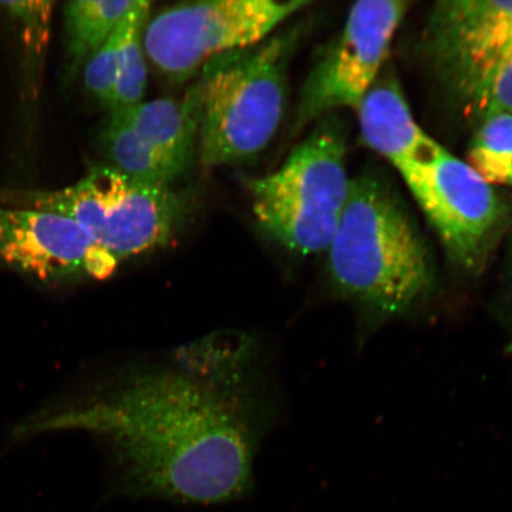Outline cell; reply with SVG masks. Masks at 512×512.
<instances>
[{"mask_svg":"<svg viewBox=\"0 0 512 512\" xmlns=\"http://www.w3.org/2000/svg\"><path fill=\"white\" fill-rule=\"evenodd\" d=\"M54 3L4 2L0 6L25 28L30 54L40 55L49 37V23Z\"/></svg>","mask_w":512,"mask_h":512,"instance_id":"obj_18","label":"cell"},{"mask_svg":"<svg viewBox=\"0 0 512 512\" xmlns=\"http://www.w3.org/2000/svg\"><path fill=\"white\" fill-rule=\"evenodd\" d=\"M184 174L195 162L198 119L194 94L182 100L156 99L111 111Z\"/></svg>","mask_w":512,"mask_h":512,"instance_id":"obj_12","label":"cell"},{"mask_svg":"<svg viewBox=\"0 0 512 512\" xmlns=\"http://www.w3.org/2000/svg\"><path fill=\"white\" fill-rule=\"evenodd\" d=\"M300 28L209 61L192 85L198 119L197 156L206 168L252 159L271 144L287 107L288 66Z\"/></svg>","mask_w":512,"mask_h":512,"instance_id":"obj_3","label":"cell"},{"mask_svg":"<svg viewBox=\"0 0 512 512\" xmlns=\"http://www.w3.org/2000/svg\"><path fill=\"white\" fill-rule=\"evenodd\" d=\"M119 27V25H118ZM118 29V28H117ZM118 31L85 64V85L100 105L111 111L118 80Z\"/></svg>","mask_w":512,"mask_h":512,"instance_id":"obj_17","label":"cell"},{"mask_svg":"<svg viewBox=\"0 0 512 512\" xmlns=\"http://www.w3.org/2000/svg\"><path fill=\"white\" fill-rule=\"evenodd\" d=\"M137 3L138 0H73L64 6L67 78L78 74Z\"/></svg>","mask_w":512,"mask_h":512,"instance_id":"obj_13","label":"cell"},{"mask_svg":"<svg viewBox=\"0 0 512 512\" xmlns=\"http://www.w3.org/2000/svg\"><path fill=\"white\" fill-rule=\"evenodd\" d=\"M119 264L69 217L0 202V265L54 285L105 280Z\"/></svg>","mask_w":512,"mask_h":512,"instance_id":"obj_10","label":"cell"},{"mask_svg":"<svg viewBox=\"0 0 512 512\" xmlns=\"http://www.w3.org/2000/svg\"><path fill=\"white\" fill-rule=\"evenodd\" d=\"M401 177L452 266L469 275L482 272L508 226L511 211L495 187L446 149L430 163L402 172Z\"/></svg>","mask_w":512,"mask_h":512,"instance_id":"obj_7","label":"cell"},{"mask_svg":"<svg viewBox=\"0 0 512 512\" xmlns=\"http://www.w3.org/2000/svg\"><path fill=\"white\" fill-rule=\"evenodd\" d=\"M332 292L371 325L408 315L432 296L430 251L408 211L381 179H351L328 248Z\"/></svg>","mask_w":512,"mask_h":512,"instance_id":"obj_2","label":"cell"},{"mask_svg":"<svg viewBox=\"0 0 512 512\" xmlns=\"http://www.w3.org/2000/svg\"><path fill=\"white\" fill-rule=\"evenodd\" d=\"M356 111L364 143L400 175L430 163L444 149L416 123L398 82L389 76L380 75Z\"/></svg>","mask_w":512,"mask_h":512,"instance_id":"obj_11","label":"cell"},{"mask_svg":"<svg viewBox=\"0 0 512 512\" xmlns=\"http://www.w3.org/2000/svg\"><path fill=\"white\" fill-rule=\"evenodd\" d=\"M426 49L440 81L470 111L512 56V2L435 4L428 17Z\"/></svg>","mask_w":512,"mask_h":512,"instance_id":"obj_9","label":"cell"},{"mask_svg":"<svg viewBox=\"0 0 512 512\" xmlns=\"http://www.w3.org/2000/svg\"><path fill=\"white\" fill-rule=\"evenodd\" d=\"M466 163L492 187H512V115H495L482 121Z\"/></svg>","mask_w":512,"mask_h":512,"instance_id":"obj_16","label":"cell"},{"mask_svg":"<svg viewBox=\"0 0 512 512\" xmlns=\"http://www.w3.org/2000/svg\"><path fill=\"white\" fill-rule=\"evenodd\" d=\"M307 5V0H209L172 5L145 25L147 61L169 81L182 83L216 57L266 40Z\"/></svg>","mask_w":512,"mask_h":512,"instance_id":"obj_6","label":"cell"},{"mask_svg":"<svg viewBox=\"0 0 512 512\" xmlns=\"http://www.w3.org/2000/svg\"><path fill=\"white\" fill-rule=\"evenodd\" d=\"M505 288H507L508 300L512 310V236L509 242L507 279H505Z\"/></svg>","mask_w":512,"mask_h":512,"instance_id":"obj_20","label":"cell"},{"mask_svg":"<svg viewBox=\"0 0 512 512\" xmlns=\"http://www.w3.org/2000/svg\"><path fill=\"white\" fill-rule=\"evenodd\" d=\"M0 202L69 217L119 262L168 246L189 209L181 192L136 181L110 165L60 190L0 189Z\"/></svg>","mask_w":512,"mask_h":512,"instance_id":"obj_4","label":"cell"},{"mask_svg":"<svg viewBox=\"0 0 512 512\" xmlns=\"http://www.w3.org/2000/svg\"><path fill=\"white\" fill-rule=\"evenodd\" d=\"M408 8L401 0H364L352 6L342 31L307 76L294 121L297 128L338 108L357 110L380 78Z\"/></svg>","mask_w":512,"mask_h":512,"instance_id":"obj_8","label":"cell"},{"mask_svg":"<svg viewBox=\"0 0 512 512\" xmlns=\"http://www.w3.org/2000/svg\"><path fill=\"white\" fill-rule=\"evenodd\" d=\"M151 3L138 0L120 22L118 31V80L111 111L144 101L147 89V57L143 36L150 19ZM110 111V112H111Z\"/></svg>","mask_w":512,"mask_h":512,"instance_id":"obj_15","label":"cell"},{"mask_svg":"<svg viewBox=\"0 0 512 512\" xmlns=\"http://www.w3.org/2000/svg\"><path fill=\"white\" fill-rule=\"evenodd\" d=\"M470 112L480 121L495 115H512V56L499 68Z\"/></svg>","mask_w":512,"mask_h":512,"instance_id":"obj_19","label":"cell"},{"mask_svg":"<svg viewBox=\"0 0 512 512\" xmlns=\"http://www.w3.org/2000/svg\"><path fill=\"white\" fill-rule=\"evenodd\" d=\"M101 144L110 166L136 181L171 187L183 175L174 163L160 155L113 112L101 132Z\"/></svg>","mask_w":512,"mask_h":512,"instance_id":"obj_14","label":"cell"},{"mask_svg":"<svg viewBox=\"0 0 512 512\" xmlns=\"http://www.w3.org/2000/svg\"><path fill=\"white\" fill-rule=\"evenodd\" d=\"M345 156L341 128L329 120L279 170L245 179L255 219L268 238L300 255L328 251L349 195Z\"/></svg>","mask_w":512,"mask_h":512,"instance_id":"obj_5","label":"cell"},{"mask_svg":"<svg viewBox=\"0 0 512 512\" xmlns=\"http://www.w3.org/2000/svg\"><path fill=\"white\" fill-rule=\"evenodd\" d=\"M203 345L175 367L138 371L23 430L104 439L121 494L195 505L236 501L253 485L260 407L235 352Z\"/></svg>","mask_w":512,"mask_h":512,"instance_id":"obj_1","label":"cell"}]
</instances>
